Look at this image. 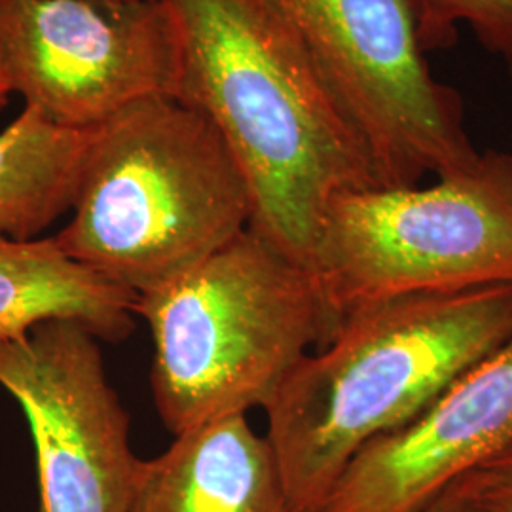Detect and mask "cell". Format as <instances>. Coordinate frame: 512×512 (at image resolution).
<instances>
[{"label":"cell","instance_id":"cell-1","mask_svg":"<svg viewBox=\"0 0 512 512\" xmlns=\"http://www.w3.org/2000/svg\"><path fill=\"white\" fill-rule=\"evenodd\" d=\"M179 37L175 99L234 154L249 228L315 274L330 203L382 186L359 133L264 0H162Z\"/></svg>","mask_w":512,"mask_h":512},{"label":"cell","instance_id":"cell-2","mask_svg":"<svg viewBox=\"0 0 512 512\" xmlns=\"http://www.w3.org/2000/svg\"><path fill=\"white\" fill-rule=\"evenodd\" d=\"M512 340V285L404 294L342 315L264 404L294 512H317L349 459Z\"/></svg>","mask_w":512,"mask_h":512},{"label":"cell","instance_id":"cell-3","mask_svg":"<svg viewBox=\"0 0 512 512\" xmlns=\"http://www.w3.org/2000/svg\"><path fill=\"white\" fill-rule=\"evenodd\" d=\"M59 249L129 293L183 277L251 222L245 177L215 124L171 95L93 129Z\"/></svg>","mask_w":512,"mask_h":512},{"label":"cell","instance_id":"cell-4","mask_svg":"<svg viewBox=\"0 0 512 512\" xmlns=\"http://www.w3.org/2000/svg\"><path fill=\"white\" fill-rule=\"evenodd\" d=\"M133 311L152 330L154 403L173 435L264 408L340 323L317 275L251 228L183 277L139 294Z\"/></svg>","mask_w":512,"mask_h":512},{"label":"cell","instance_id":"cell-5","mask_svg":"<svg viewBox=\"0 0 512 512\" xmlns=\"http://www.w3.org/2000/svg\"><path fill=\"white\" fill-rule=\"evenodd\" d=\"M315 275L338 319L404 294L512 285V156L482 152L439 183L378 186L330 203Z\"/></svg>","mask_w":512,"mask_h":512},{"label":"cell","instance_id":"cell-6","mask_svg":"<svg viewBox=\"0 0 512 512\" xmlns=\"http://www.w3.org/2000/svg\"><path fill=\"white\" fill-rule=\"evenodd\" d=\"M300 42L376 167L382 186L475 169L465 103L433 74L418 0H264Z\"/></svg>","mask_w":512,"mask_h":512},{"label":"cell","instance_id":"cell-7","mask_svg":"<svg viewBox=\"0 0 512 512\" xmlns=\"http://www.w3.org/2000/svg\"><path fill=\"white\" fill-rule=\"evenodd\" d=\"M0 80L59 128H97L175 97L177 29L162 0H0Z\"/></svg>","mask_w":512,"mask_h":512},{"label":"cell","instance_id":"cell-8","mask_svg":"<svg viewBox=\"0 0 512 512\" xmlns=\"http://www.w3.org/2000/svg\"><path fill=\"white\" fill-rule=\"evenodd\" d=\"M0 385L29 421L40 512H128L143 459L92 330L48 319L0 338Z\"/></svg>","mask_w":512,"mask_h":512},{"label":"cell","instance_id":"cell-9","mask_svg":"<svg viewBox=\"0 0 512 512\" xmlns=\"http://www.w3.org/2000/svg\"><path fill=\"white\" fill-rule=\"evenodd\" d=\"M511 442L512 340L414 420L366 442L317 512H423Z\"/></svg>","mask_w":512,"mask_h":512},{"label":"cell","instance_id":"cell-10","mask_svg":"<svg viewBox=\"0 0 512 512\" xmlns=\"http://www.w3.org/2000/svg\"><path fill=\"white\" fill-rule=\"evenodd\" d=\"M173 437L141 461L128 512H294L274 448L245 414Z\"/></svg>","mask_w":512,"mask_h":512},{"label":"cell","instance_id":"cell-11","mask_svg":"<svg viewBox=\"0 0 512 512\" xmlns=\"http://www.w3.org/2000/svg\"><path fill=\"white\" fill-rule=\"evenodd\" d=\"M137 296L65 255L54 238L0 236V338H21L48 319L84 323L99 340L135 329Z\"/></svg>","mask_w":512,"mask_h":512},{"label":"cell","instance_id":"cell-12","mask_svg":"<svg viewBox=\"0 0 512 512\" xmlns=\"http://www.w3.org/2000/svg\"><path fill=\"white\" fill-rule=\"evenodd\" d=\"M93 129L59 128L25 107L0 133V236L37 239L73 209Z\"/></svg>","mask_w":512,"mask_h":512},{"label":"cell","instance_id":"cell-13","mask_svg":"<svg viewBox=\"0 0 512 512\" xmlns=\"http://www.w3.org/2000/svg\"><path fill=\"white\" fill-rule=\"evenodd\" d=\"M469 25L478 44L495 55L512 78V0H418V31L425 52L458 42Z\"/></svg>","mask_w":512,"mask_h":512},{"label":"cell","instance_id":"cell-14","mask_svg":"<svg viewBox=\"0 0 512 512\" xmlns=\"http://www.w3.org/2000/svg\"><path fill=\"white\" fill-rule=\"evenodd\" d=\"M456 512H512V442L452 484Z\"/></svg>","mask_w":512,"mask_h":512},{"label":"cell","instance_id":"cell-15","mask_svg":"<svg viewBox=\"0 0 512 512\" xmlns=\"http://www.w3.org/2000/svg\"><path fill=\"white\" fill-rule=\"evenodd\" d=\"M423 512H456V494H454V488L450 486L444 494L437 497V501H433Z\"/></svg>","mask_w":512,"mask_h":512},{"label":"cell","instance_id":"cell-16","mask_svg":"<svg viewBox=\"0 0 512 512\" xmlns=\"http://www.w3.org/2000/svg\"><path fill=\"white\" fill-rule=\"evenodd\" d=\"M10 90L6 88V84L0 80V110L4 109L8 105V99H10Z\"/></svg>","mask_w":512,"mask_h":512}]
</instances>
